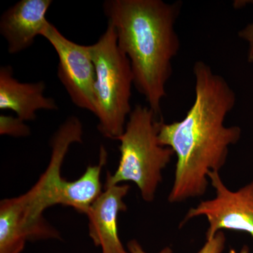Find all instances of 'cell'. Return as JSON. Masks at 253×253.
Listing matches in <instances>:
<instances>
[{
  "label": "cell",
  "instance_id": "cell-1",
  "mask_svg": "<svg viewBox=\"0 0 253 253\" xmlns=\"http://www.w3.org/2000/svg\"><path fill=\"white\" fill-rule=\"evenodd\" d=\"M194 104L180 121H160L158 139L170 148L177 158L171 204L204 196L208 173L219 172L229 154V146L239 141L241 129L226 126L224 121L235 106V92L220 75L207 63H194Z\"/></svg>",
  "mask_w": 253,
  "mask_h": 253
},
{
  "label": "cell",
  "instance_id": "cell-13",
  "mask_svg": "<svg viewBox=\"0 0 253 253\" xmlns=\"http://www.w3.org/2000/svg\"><path fill=\"white\" fill-rule=\"evenodd\" d=\"M239 36L240 38L245 40L249 43L248 61L250 63H253V23L239 31Z\"/></svg>",
  "mask_w": 253,
  "mask_h": 253
},
{
  "label": "cell",
  "instance_id": "cell-5",
  "mask_svg": "<svg viewBox=\"0 0 253 253\" xmlns=\"http://www.w3.org/2000/svg\"><path fill=\"white\" fill-rule=\"evenodd\" d=\"M88 46L96 71L94 115L99 121L98 129L105 137L117 140L132 111L130 61L118 46L116 31L109 22L104 34Z\"/></svg>",
  "mask_w": 253,
  "mask_h": 253
},
{
  "label": "cell",
  "instance_id": "cell-8",
  "mask_svg": "<svg viewBox=\"0 0 253 253\" xmlns=\"http://www.w3.org/2000/svg\"><path fill=\"white\" fill-rule=\"evenodd\" d=\"M104 192L91 204L86 216L89 219V235L94 246L102 253H129L118 236V217L127 208L123 199L129 192L128 184L104 186Z\"/></svg>",
  "mask_w": 253,
  "mask_h": 253
},
{
  "label": "cell",
  "instance_id": "cell-9",
  "mask_svg": "<svg viewBox=\"0 0 253 253\" xmlns=\"http://www.w3.org/2000/svg\"><path fill=\"white\" fill-rule=\"evenodd\" d=\"M51 0H21L6 10L0 18V33L7 43L10 54L33 45L49 22L46 14Z\"/></svg>",
  "mask_w": 253,
  "mask_h": 253
},
{
  "label": "cell",
  "instance_id": "cell-12",
  "mask_svg": "<svg viewBox=\"0 0 253 253\" xmlns=\"http://www.w3.org/2000/svg\"><path fill=\"white\" fill-rule=\"evenodd\" d=\"M225 235L220 231L212 239L206 240V244L198 253H222L225 249Z\"/></svg>",
  "mask_w": 253,
  "mask_h": 253
},
{
  "label": "cell",
  "instance_id": "cell-7",
  "mask_svg": "<svg viewBox=\"0 0 253 253\" xmlns=\"http://www.w3.org/2000/svg\"><path fill=\"white\" fill-rule=\"evenodd\" d=\"M41 36L49 42L57 54L58 78L73 104L94 114L96 71L89 46L70 41L51 23Z\"/></svg>",
  "mask_w": 253,
  "mask_h": 253
},
{
  "label": "cell",
  "instance_id": "cell-14",
  "mask_svg": "<svg viewBox=\"0 0 253 253\" xmlns=\"http://www.w3.org/2000/svg\"><path fill=\"white\" fill-rule=\"evenodd\" d=\"M128 252L129 253H149L142 249L140 244L136 240H131L127 244ZM157 253H173L171 248L166 247Z\"/></svg>",
  "mask_w": 253,
  "mask_h": 253
},
{
  "label": "cell",
  "instance_id": "cell-10",
  "mask_svg": "<svg viewBox=\"0 0 253 253\" xmlns=\"http://www.w3.org/2000/svg\"><path fill=\"white\" fill-rule=\"evenodd\" d=\"M44 81L21 83L14 77L9 65L0 68V109L10 110L23 121H34L40 110L57 111L53 98L44 96Z\"/></svg>",
  "mask_w": 253,
  "mask_h": 253
},
{
  "label": "cell",
  "instance_id": "cell-3",
  "mask_svg": "<svg viewBox=\"0 0 253 253\" xmlns=\"http://www.w3.org/2000/svg\"><path fill=\"white\" fill-rule=\"evenodd\" d=\"M83 126L79 118L70 116L51 138V155L45 172L22 199L28 212L36 219L43 218L46 208L61 205L86 214L91 204L101 194V174L107 161V151L100 149L99 161L89 166L77 180L69 181L61 176L63 161L73 143L83 142Z\"/></svg>",
  "mask_w": 253,
  "mask_h": 253
},
{
  "label": "cell",
  "instance_id": "cell-4",
  "mask_svg": "<svg viewBox=\"0 0 253 253\" xmlns=\"http://www.w3.org/2000/svg\"><path fill=\"white\" fill-rule=\"evenodd\" d=\"M160 119L148 106L137 104L132 109L126 129L117 140L121 158L114 174L107 173L104 186L132 181L146 202L154 201L162 181V172L174 151L158 142Z\"/></svg>",
  "mask_w": 253,
  "mask_h": 253
},
{
  "label": "cell",
  "instance_id": "cell-6",
  "mask_svg": "<svg viewBox=\"0 0 253 253\" xmlns=\"http://www.w3.org/2000/svg\"><path fill=\"white\" fill-rule=\"evenodd\" d=\"M208 179L215 190V197L191 208L181 225L192 218L204 216L209 223L206 240L224 229L245 231L253 238V181L232 191L221 180L219 172H210Z\"/></svg>",
  "mask_w": 253,
  "mask_h": 253
},
{
  "label": "cell",
  "instance_id": "cell-11",
  "mask_svg": "<svg viewBox=\"0 0 253 253\" xmlns=\"http://www.w3.org/2000/svg\"><path fill=\"white\" fill-rule=\"evenodd\" d=\"M24 122L17 116L14 117L1 114L0 116V134L16 137L30 135L31 129Z\"/></svg>",
  "mask_w": 253,
  "mask_h": 253
},
{
  "label": "cell",
  "instance_id": "cell-2",
  "mask_svg": "<svg viewBox=\"0 0 253 253\" xmlns=\"http://www.w3.org/2000/svg\"><path fill=\"white\" fill-rule=\"evenodd\" d=\"M181 5L163 0H107L103 4L118 46L130 61L134 85L160 119L172 59L180 49L175 24Z\"/></svg>",
  "mask_w": 253,
  "mask_h": 253
},
{
  "label": "cell",
  "instance_id": "cell-15",
  "mask_svg": "<svg viewBox=\"0 0 253 253\" xmlns=\"http://www.w3.org/2000/svg\"><path fill=\"white\" fill-rule=\"evenodd\" d=\"M229 253H249V248L247 246H244L240 252H237L236 250L231 249Z\"/></svg>",
  "mask_w": 253,
  "mask_h": 253
}]
</instances>
